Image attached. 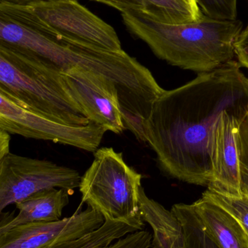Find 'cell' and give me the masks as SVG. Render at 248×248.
I'll return each mask as SVG.
<instances>
[{
  "mask_svg": "<svg viewBox=\"0 0 248 248\" xmlns=\"http://www.w3.org/2000/svg\"><path fill=\"white\" fill-rule=\"evenodd\" d=\"M238 61L198 74L187 84L165 91L144 126L146 142L163 171L192 185L213 178L214 131L225 111L248 113V78Z\"/></svg>",
  "mask_w": 248,
  "mask_h": 248,
  "instance_id": "cell-1",
  "label": "cell"
},
{
  "mask_svg": "<svg viewBox=\"0 0 248 248\" xmlns=\"http://www.w3.org/2000/svg\"><path fill=\"white\" fill-rule=\"evenodd\" d=\"M0 44L30 52L62 71L83 68L115 81L126 129L146 142L144 126L165 90L151 71L122 49L111 52L67 39L54 31L28 5L0 2Z\"/></svg>",
  "mask_w": 248,
  "mask_h": 248,
  "instance_id": "cell-2",
  "label": "cell"
},
{
  "mask_svg": "<svg viewBox=\"0 0 248 248\" xmlns=\"http://www.w3.org/2000/svg\"><path fill=\"white\" fill-rule=\"evenodd\" d=\"M127 29L145 42L154 55L184 70L209 72L234 60L236 42L243 31L240 20H221L204 15L197 22L169 24L142 10L122 13Z\"/></svg>",
  "mask_w": 248,
  "mask_h": 248,
  "instance_id": "cell-3",
  "label": "cell"
},
{
  "mask_svg": "<svg viewBox=\"0 0 248 248\" xmlns=\"http://www.w3.org/2000/svg\"><path fill=\"white\" fill-rule=\"evenodd\" d=\"M0 90L21 107L58 123L78 126L90 123L60 68L4 44H0Z\"/></svg>",
  "mask_w": 248,
  "mask_h": 248,
  "instance_id": "cell-4",
  "label": "cell"
},
{
  "mask_svg": "<svg viewBox=\"0 0 248 248\" xmlns=\"http://www.w3.org/2000/svg\"><path fill=\"white\" fill-rule=\"evenodd\" d=\"M141 179V174L125 163L122 153L112 147L99 148L81 177L82 201L105 221H125L144 229L139 214Z\"/></svg>",
  "mask_w": 248,
  "mask_h": 248,
  "instance_id": "cell-5",
  "label": "cell"
},
{
  "mask_svg": "<svg viewBox=\"0 0 248 248\" xmlns=\"http://www.w3.org/2000/svg\"><path fill=\"white\" fill-rule=\"evenodd\" d=\"M81 177L71 168L10 153L0 159V212L47 189L74 192L80 186Z\"/></svg>",
  "mask_w": 248,
  "mask_h": 248,
  "instance_id": "cell-6",
  "label": "cell"
},
{
  "mask_svg": "<svg viewBox=\"0 0 248 248\" xmlns=\"http://www.w3.org/2000/svg\"><path fill=\"white\" fill-rule=\"evenodd\" d=\"M0 129L10 134L50 141L93 153L107 131L92 122L81 126L58 123L21 107L2 90H0Z\"/></svg>",
  "mask_w": 248,
  "mask_h": 248,
  "instance_id": "cell-7",
  "label": "cell"
},
{
  "mask_svg": "<svg viewBox=\"0 0 248 248\" xmlns=\"http://www.w3.org/2000/svg\"><path fill=\"white\" fill-rule=\"evenodd\" d=\"M27 5L45 24L67 39L103 50H122L113 27L77 0H49Z\"/></svg>",
  "mask_w": 248,
  "mask_h": 248,
  "instance_id": "cell-8",
  "label": "cell"
},
{
  "mask_svg": "<svg viewBox=\"0 0 248 248\" xmlns=\"http://www.w3.org/2000/svg\"><path fill=\"white\" fill-rule=\"evenodd\" d=\"M62 74L70 93L90 122L115 134L126 129L115 81L80 68L62 71Z\"/></svg>",
  "mask_w": 248,
  "mask_h": 248,
  "instance_id": "cell-9",
  "label": "cell"
},
{
  "mask_svg": "<svg viewBox=\"0 0 248 248\" xmlns=\"http://www.w3.org/2000/svg\"><path fill=\"white\" fill-rule=\"evenodd\" d=\"M103 216L93 208L50 222L17 226L0 233V248H42L82 238L104 224Z\"/></svg>",
  "mask_w": 248,
  "mask_h": 248,
  "instance_id": "cell-10",
  "label": "cell"
},
{
  "mask_svg": "<svg viewBox=\"0 0 248 248\" xmlns=\"http://www.w3.org/2000/svg\"><path fill=\"white\" fill-rule=\"evenodd\" d=\"M248 113L225 111L214 131L213 178L208 189L223 195L242 196L237 146L239 127Z\"/></svg>",
  "mask_w": 248,
  "mask_h": 248,
  "instance_id": "cell-11",
  "label": "cell"
},
{
  "mask_svg": "<svg viewBox=\"0 0 248 248\" xmlns=\"http://www.w3.org/2000/svg\"><path fill=\"white\" fill-rule=\"evenodd\" d=\"M73 193L65 189H50L37 192L16 204L19 211L16 217L1 220L0 233L17 226L33 223L50 222L61 219L64 208L69 203Z\"/></svg>",
  "mask_w": 248,
  "mask_h": 248,
  "instance_id": "cell-12",
  "label": "cell"
},
{
  "mask_svg": "<svg viewBox=\"0 0 248 248\" xmlns=\"http://www.w3.org/2000/svg\"><path fill=\"white\" fill-rule=\"evenodd\" d=\"M193 205L208 232L221 248H248L247 232L227 210L205 195Z\"/></svg>",
  "mask_w": 248,
  "mask_h": 248,
  "instance_id": "cell-13",
  "label": "cell"
},
{
  "mask_svg": "<svg viewBox=\"0 0 248 248\" xmlns=\"http://www.w3.org/2000/svg\"><path fill=\"white\" fill-rule=\"evenodd\" d=\"M139 214L144 222L153 230V248H183L185 234L183 225L176 214L147 196L144 188L140 191Z\"/></svg>",
  "mask_w": 248,
  "mask_h": 248,
  "instance_id": "cell-14",
  "label": "cell"
},
{
  "mask_svg": "<svg viewBox=\"0 0 248 248\" xmlns=\"http://www.w3.org/2000/svg\"><path fill=\"white\" fill-rule=\"evenodd\" d=\"M147 16L169 24L199 21L204 14L196 0H143Z\"/></svg>",
  "mask_w": 248,
  "mask_h": 248,
  "instance_id": "cell-15",
  "label": "cell"
},
{
  "mask_svg": "<svg viewBox=\"0 0 248 248\" xmlns=\"http://www.w3.org/2000/svg\"><path fill=\"white\" fill-rule=\"evenodd\" d=\"M139 230L143 228L135 224L106 220L100 228L82 238L42 248H106L127 234Z\"/></svg>",
  "mask_w": 248,
  "mask_h": 248,
  "instance_id": "cell-16",
  "label": "cell"
},
{
  "mask_svg": "<svg viewBox=\"0 0 248 248\" xmlns=\"http://www.w3.org/2000/svg\"><path fill=\"white\" fill-rule=\"evenodd\" d=\"M171 211L183 225L185 234L183 248H221L208 232L193 204H176Z\"/></svg>",
  "mask_w": 248,
  "mask_h": 248,
  "instance_id": "cell-17",
  "label": "cell"
},
{
  "mask_svg": "<svg viewBox=\"0 0 248 248\" xmlns=\"http://www.w3.org/2000/svg\"><path fill=\"white\" fill-rule=\"evenodd\" d=\"M225 208L239 220L248 234V197L223 195L214 191L208 190L203 195Z\"/></svg>",
  "mask_w": 248,
  "mask_h": 248,
  "instance_id": "cell-18",
  "label": "cell"
},
{
  "mask_svg": "<svg viewBox=\"0 0 248 248\" xmlns=\"http://www.w3.org/2000/svg\"><path fill=\"white\" fill-rule=\"evenodd\" d=\"M205 16L221 20H237V0H196Z\"/></svg>",
  "mask_w": 248,
  "mask_h": 248,
  "instance_id": "cell-19",
  "label": "cell"
},
{
  "mask_svg": "<svg viewBox=\"0 0 248 248\" xmlns=\"http://www.w3.org/2000/svg\"><path fill=\"white\" fill-rule=\"evenodd\" d=\"M237 146L240 164V189L242 194L248 197V114L239 127Z\"/></svg>",
  "mask_w": 248,
  "mask_h": 248,
  "instance_id": "cell-20",
  "label": "cell"
},
{
  "mask_svg": "<svg viewBox=\"0 0 248 248\" xmlns=\"http://www.w3.org/2000/svg\"><path fill=\"white\" fill-rule=\"evenodd\" d=\"M152 235L145 230H139L127 234L106 248H149L151 247Z\"/></svg>",
  "mask_w": 248,
  "mask_h": 248,
  "instance_id": "cell-21",
  "label": "cell"
},
{
  "mask_svg": "<svg viewBox=\"0 0 248 248\" xmlns=\"http://www.w3.org/2000/svg\"><path fill=\"white\" fill-rule=\"evenodd\" d=\"M92 1H97L109 7H114L121 13L131 11V10H144L145 9L143 0H92Z\"/></svg>",
  "mask_w": 248,
  "mask_h": 248,
  "instance_id": "cell-22",
  "label": "cell"
},
{
  "mask_svg": "<svg viewBox=\"0 0 248 248\" xmlns=\"http://www.w3.org/2000/svg\"><path fill=\"white\" fill-rule=\"evenodd\" d=\"M234 48L239 63L248 69V25L239 36Z\"/></svg>",
  "mask_w": 248,
  "mask_h": 248,
  "instance_id": "cell-23",
  "label": "cell"
},
{
  "mask_svg": "<svg viewBox=\"0 0 248 248\" xmlns=\"http://www.w3.org/2000/svg\"><path fill=\"white\" fill-rule=\"evenodd\" d=\"M10 134L0 129V159L10 153Z\"/></svg>",
  "mask_w": 248,
  "mask_h": 248,
  "instance_id": "cell-24",
  "label": "cell"
},
{
  "mask_svg": "<svg viewBox=\"0 0 248 248\" xmlns=\"http://www.w3.org/2000/svg\"><path fill=\"white\" fill-rule=\"evenodd\" d=\"M49 1V0H0V2L11 3V4H21V5H27L32 3L39 2V1ZM78 1V0H77Z\"/></svg>",
  "mask_w": 248,
  "mask_h": 248,
  "instance_id": "cell-25",
  "label": "cell"
}]
</instances>
